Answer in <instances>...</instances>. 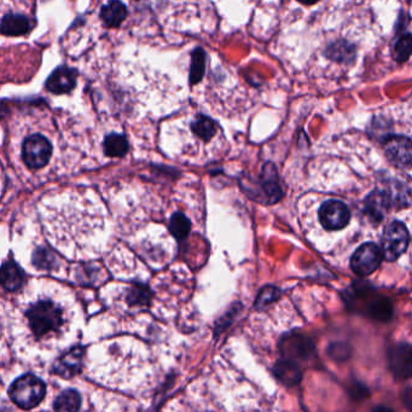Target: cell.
<instances>
[{"label": "cell", "mask_w": 412, "mask_h": 412, "mask_svg": "<svg viewBox=\"0 0 412 412\" xmlns=\"http://www.w3.org/2000/svg\"><path fill=\"white\" fill-rule=\"evenodd\" d=\"M31 330L36 336H46L57 332L63 325V312L59 306L49 300H41L27 311Z\"/></svg>", "instance_id": "6da1fadb"}, {"label": "cell", "mask_w": 412, "mask_h": 412, "mask_svg": "<svg viewBox=\"0 0 412 412\" xmlns=\"http://www.w3.org/2000/svg\"><path fill=\"white\" fill-rule=\"evenodd\" d=\"M46 395V387L40 378L26 374L18 377L10 387L9 395L13 403L23 410H31L39 405Z\"/></svg>", "instance_id": "7a4b0ae2"}, {"label": "cell", "mask_w": 412, "mask_h": 412, "mask_svg": "<svg viewBox=\"0 0 412 412\" xmlns=\"http://www.w3.org/2000/svg\"><path fill=\"white\" fill-rule=\"evenodd\" d=\"M52 155V145L43 134H31L23 141L22 159L27 167L40 169L49 164Z\"/></svg>", "instance_id": "3957f363"}, {"label": "cell", "mask_w": 412, "mask_h": 412, "mask_svg": "<svg viewBox=\"0 0 412 412\" xmlns=\"http://www.w3.org/2000/svg\"><path fill=\"white\" fill-rule=\"evenodd\" d=\"M410 242L406 226L403 222H392L385 229L383 237H382V254L385 260L393 262L397 260L406 248Z\"/></svg>", "instance_id": "277c9868"}, {"label": "cell", "mask_w": 412, "mask_h": 412, "mask_svg": "<svg viewBox=\"0 0 412 412\" xmlns=\"http://www.w3.org/2000/svg\"><path fill=\"white\" fill-rule=\"evenodd\" d=\"M381 249L376 244L365 243L355 250L350 259V267L358 276L371 275L382 262Z\"/></svg>", "instance_id": "5b68a950"}, {"label": "cell", "mask_w": 412, "mask_h": 412, "mask_svg": "<svg viewBox=\"0 0 412 412\" xmlns=\"http://www.w3.org/2000/svg\"><path fill=\"white\" fill-rule=\"evenodd\" d=\"M319 220L328 230H341L350 222V209L341 201L329 199L319 209Z\"/></svg>", "instance_id": "8992f818"}, {"label": "cell", "mask_w": 412, "mask_h": 412, "mask_svg": "<svg viewBox=\"0 0 412 412\" xmlns=\"http://www.w3.org/2000/svg\"><path fill=\"white\" fill-rule=\"evenodd\" d=\"M383 150L387 159L397 167L412 164V141L404 136H387L383 139Z\"/></svg>", "instance_id": "52a82bcc"}, {"label": "cell", "mask_w": 412, "mask_h": 412, "mask_svg": "<svg viewBox=\"0 0 412 412\" xmlns=\"http://www.w3.org/2000/svg\"><path fill=\"white\" fill-rule=\"evenodd\" d=\"M79 71L76 68L59 66L45 81V90L52 94H66L76 89Z\"/></svg>", "instance_id": "ba28073f"}, {"label": "cell", "mask_w": 412, "mask_h": 412, "mask_svg": "<svg viewBox=\"0 0 412 412\" xmlns=\"http://www.w3.org/2000/svg\"><path fill=\"white\" fill-rule=\"evenodd\" d=\"M390 370L393 375L402 380L412 378V345L400 343L390 350Z\"/></svg>", "instance_id": "9c48e42d"}, {"label": "cell", "mask_w": 412, "mask_h": 412, "mask_svg": "<svg viewBox=\"0 0 412 412\" xmlns=\"http://www.w3.org/2000/svg\"><path fill=\"white\" fill-rule=\"evenodd\" d=\"M85 348L81 346L73 347L68 353L58 359L57 363L53 367V372L63 378H71L79 374L83 367Z\"/></svg>", "instance_id": "30bf717a"}, {"label": "cell", "mask_w": 412, "mask_h": 412, "mask_svg": "<svg viewBox=\"0 0 412 412\" xmlns=\"http://www.w3.org/2000/svg\"><path fill=\"white\" fill-rule=\"evenodd\" d=\"M34 26V20L23 13H6L1 20V34L6 36H26Z\"/></svg>", "instance_id": "8fae6325"}, {"label": "cell", "mask_w": 412, "mask_h": 412, "mask_svg": "<svg viewBox=\"0 0 412 412\" xmlns=\"http://www.w3.org/2000/svg\"><path fill=\"white\" fill-rule=\"evenodd\" d=\"M280 350L283 353L284 359L292 360L297 363V359H306L312 353V343L306 337L300 335H290L284 337L280 343Z\"/></svg>", "instance_id": "7c38bea8"}, {"label": "cell", "mask_w": 412, "mask_h": 412, "mask_svg": "<svg viewBox=\"0 0 412 412\" xmlns=\"http://www.w3.org/2000/svg\"><path fill=\"white\" fill-rule=\"evenodd\" d=\"M127 16L129 9L121 0H109L99 13V17L108 28H119Z\"/></svg>", "instance_id": "4fadbf2b"}, {"label": "cell", "mask_w": 412, "mask_h": 412, "mask_svg": "<svg viewBox=\"0 0 412 412\" xmlns=\"http://www.w3.org/2000/svg\"><path fill=\"white\" fill-rule=\"evenodd\" d=\"M390 197L385 191L371 192L365 199V211L374 220L380 222L390 208Z\"/></svg>", "instance_id": "5bb4252c"}, {"label": "cell", "mask_w": 412, "mask_h": 412, "mask_svg": "<svg viewBox=\"0 0 412 412\" xmlns=\"http://www.w3.org/2000/svg\"><path fill=\"white\" fill-rule=\"evenodd\" d=\"M262 191L265 192L269 202H276L282 196L279 186L278 176L276 167L272 164H266L262 172Z\"/></svg>", "instance_id": "9a60e30c"}, {"label": "cell", "mask_w": 412, "mask_h": 412, "mask_svg": "<svg viewBox=\"0 0 412 412\" xmlns=\"http://www.w3.org/2000/svg\"><path fill=\"white\" fill-rule=\"evenodd\" d=\"M190 129L191 132L194 133L196 137H199L201 141L209 142L217 134L219 125L212 118L204 115V114H199V115L196 116L195 119L192 120Z\"/></svg>", "instance_id": "2e32d148"}, {"label": "cell", "mask_w": 412, "mask_h": 412, "mask_svg": "<svg viewBox=\"0 0 412 412\" xmlns=\"http://www.w3.org/2000/svg\"><path fill=\"white\" fill-rule=\"evenodd\" d=\"M23 280H24V275H23V271L20 269V266L11 260L5 262L1 267L3 287L9 292H15L22 285Z\"/></svg>", "instance_id": "e0dca14e"}, {"label": "cell", "mask_w": 412, "mask_h": 412, "mask_svg": "<svg viewBox=\"0 0 412 412\" xmlns=\"http://www.w3.org/2000/svg\"><path fill=\"white\" fill-rule=\"evenodd\" d=\"M103 149L108 157H124L129 152V141L124 134L111 133L103 142Z\"/></svg>", "instance_id": "ac0fdd59"}, {"label": "cell", "mask_w": 412, "mask_h": 412, "mask_svg": "<svg viewBox=\"0 0 412 412\" xmlns=\"http://www.w3.org/2000/svg\"><path fill=\"white\" fill-rule=\"evenodd\" d=\"M206 63H207V53L202 48H196L191 52L190 71H189V83L191 86L199 84L204 79Z\"/></svg>", "instance_id": "d6986e66"}, {"label": "cell", "mask_w": 412, "mask_h": 412, "mask_svg": "<svg viewBox=\"0 0 412 412\" xmlns=\"http://www.w3.org/2000/svg\"><path fill=\"white\" fill-rule=\"evenodd\" d=\"M275 375L279 381L288 385H297L301 378V371L297 364L288 359H284L276 365Z\"/></svg>", "instance_id": "ffe728a7"}, {"label": "cell", "mask_w": 412, "mask_h": 412, "mask_svg": "<svg viewBox=\"0 0 412 412\" xmlns=\"http://www.w3.org/2000/svg\"><path fill=\"white\" fill-rule=\"evenodd\" d=\"M325 55L332 61L350 63L355 58V48L345 41H337L329 46L325 51Z\"/></svg>", "instance_id": "44dd1931"}, {"label": "cell", "mask_w": 412, "mask_h": 412, "mask_svg": "<svg viewBox=\"0 0 412 412\" xmlns=\"http://www.w3.org/2000/svg\"><path fill=\"white\" fill-rule=\"evenodd\" d=\"M81 405V397L74 390H64L62 395H58L53 403V409L56 411H78Z\"/></svg>", "instance_id": "7402d4cb"}, {"label": "cell", "mask_w": 412, "mask_h": 412, "mask_svg": "<svg viewBox=\"0 0 412 412\" xmlns=\"http://www.w3.org/2000/svg\"><path fill=\"white\" fill-rule=\"evenodd\" d=\"M169 230L178 241H183L190 234V220L182 213H176L169 222Z\"/></svg>", "instance_id": "603a6c76"}, {"label": "cell", "mask_w": 412, "mask_h": 412, "mask_svg": "<svg viewBox=\"0 0 412 412\" xmlns=\"http://www.w3.org/2000/svg\"><path fill=\"white\" fill-rule=\"evenodd\" d=\"M412 55V34L406 33L399 38L395 45V59L399 63L406 62Z\"/></svg>", "instance_id": "cb8c5ba5"}, {"label": "cell", "mask_w": 412, "mask_h": 412, "mask_svg": "<svg viewBox=\"0 0 412 412\" xmlns=\"http://www.w3.org/2000/svg\"><path fill=\"white\" fill-rule=\"evenodd\" d=\"M151 294L149 289L144 285H133L129 289V295H127V301L131 305H146L150 300Z\"/></svg>", "instance_id": "d4e9b609"}, {"label": "cell", "mask_w": 412, "mask_h": 412, "mask_svg": "<svg viewBox=\"0 0 412 412\" xmlns=\"http://www.w3.org/2000/svg\"><path fill=\"white\" fill-rule=\"evenodd\" d=\"M56 262V259L53 257L52 254L46 250V249H39L34 253V257H33V262L36 264L38 267L41 269H50L52 267L53 264Z\"/></svg>", "instance_id": "484cf974"}, {"label": "cell", "mask_w": 412, "mask_h": 412, "mask_svg": "<svg viewBox=\"0 0 412 412\" xmlns=\"http://www.w3.org/2000/svg\"><path fill=\"white\" fill-rule=\"evenodd\" d=\"M278 297V289L275 288V287H266L259 294L255 306H257V308H260V307H264V306L269 305L271 302L275 301L276 299Z\"/></svg>", "instance_id": "4316f807"}, {"label": "cell", "mask_w": 412, "mask_h": 412, "mask_svg": "<svg viewBox=\"0 0 412 412\" xmlns=\"http://www.w3.org/2000/svg\"><path fill=\"white\" fill-rule=\"evenodd\" d=\"M403 400L405 405H406L410 410H412V388H409V390L404 392Z\"/></svg>", "instance_id": "83f0119b"}, {"label": "cell", "mask_w": 412, "mask_h": 412, "mask_svg": "<svg viewBox=\"0 0 412 412\" xmlns=\"http://www.w3.org/2000/svg\"><path fill=\"white\" fill-rule=\"evenodd\" d=\"M297 1H299V3H301V4L312 5L315 4V3H317L318 0H297Z\"/></svg>", "instance_id": "f1b7e54d"}]
</instances>
